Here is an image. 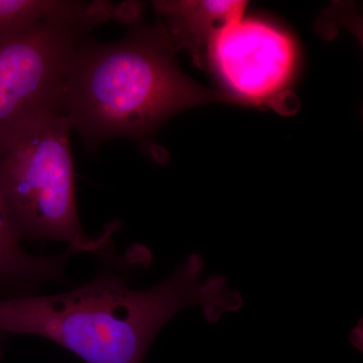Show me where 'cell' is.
<instances>
[{"label": "cell", "mask_w": 363, "mask_h": 363, "mask_svg": "<svg viewBox=\"0 0 363 363\" xmlns=\"http://www.w3.org/2000/svg\"><path fill=\"white\" fill-rule=\"evenodd\" d=\"M82 1L0 0V40L30 30L43 21L74 11Z\"/></svg>", "instance_id": "obj_8"}, {"label": "cell", "mask_w": 363, "mask_h": 363, "mask_svg": "<svg viewBox=\"0 0 363 363\" xmlns=\"http://www.w3.org/2000/svg\"><path fill=\"white\" fill-rule=\"evenodd\" d=\"M20 241L0 200V288L28 290L44 281L60 279L68 259L81 252L69 247L57 257H33L23 250Z\"/></svg>", "instance_id": "obj_7"}, {"label": "cell", "mask_w": 363, "mask_h": 363, "mask_svg": "<svg viewBox=\"0 0 363 363\" xmlns=\"http://www.w3.org/2000/svg\"><path fill=\"white\" fill-rule=\"evenodd\" d=\"M63 105L26 113L0 130V200L18 240L62 241L82 252L108 248L118 221L100 238L79 221L70 135Z\"/></svg>", "instance_id": "obj_3"}, {"label": "cell", "mask_w": 363, "mask_h": 363, "mask_svg": "<svg viewBox=\"0 0 363 363\" xmlns=\"http://www.w3.org/2000/svg\"><path fill=\"white\" fill-rule=\"evenodd\" d=\"M1 336H4V334H0V341H1ZM1 344V343H0Z\"/></svg>", "instance_id": "obj_9"}, {"label": "cell", "mask_w": 363, "mask_h": 363, "mask_svg": "<svg viewBox=\"0 0 363 363\" xmlns=\"http://www.w3.org/2000/svg\"><path fill=\"white\" fill-rule=\"evenodd\" d=\"M296 61L290 35L266 21L243 16L212 43L207 68L240 104H262L285 89Z\"/></svg>", "instance_id": "obj_5"}, {"label": "cell", "mask_w": 363, "mask_h": 363, "mask_svg": "<svg viewBox=\"0 0 363 363\" xmlns=\"http://www.w3.org/2000/svg\"><path fill=\"white\" fill-rule=\"evenodd\" d=\"M130 26L114 43L85 37L67 68L62 104L90 152L116 138L147 147L157 128L179 112L210 102L240 104L181 70L161 21L145 25L138 18Z\"/></svg>", "instance_id": "obj_2"}, {"label": "cell", "mask_w": 363, "mask_h": 363, "mask_svg": "<svg viewBox=\"0 0 363 363\" xmlns=\"http://www.w3.org/2000/svg\"><path fill=\"white\" fill-rule=\"evenodd\" d=\"M111 1H82L13 37L0 40V130L30 112L57 106L76 48L114 16Z\"/></svg>", "instance_id": "obj_4"}, {"label": "cell", "mask_w": 363, "mask_h": 363, "mask_svg": "<svg viewBox=\"0 0 363 363\" xmlns=\"http://www.w3.org/2000/svg\"><path fill=\"white\" fill-rule=\"evenodd\" d=\"M205 262L191 255L161 284L133 290L114 272L69 292L0 298V334H32L64 346L86 363H143L157 334L189 306L215 323L242 306L222 276L203 281Z\"/></svg>", "instance_id": "obj_1"}, {"label": "cell", "mask_w": 363, "mask_h": 363, "mask_svg": "<svg viewBox=\"0 0 363 363\" xmlns=\"http://www.w3.org/2000/svg\"><path fill=\"white\" fill-rule=\"evenodd\" d=\"M176 51L184 50L200 68L222 30L245 16L247 2L224 0H164L152 2Z\"/></svg>", "instance_id": "obj_6"}]
</instances>
